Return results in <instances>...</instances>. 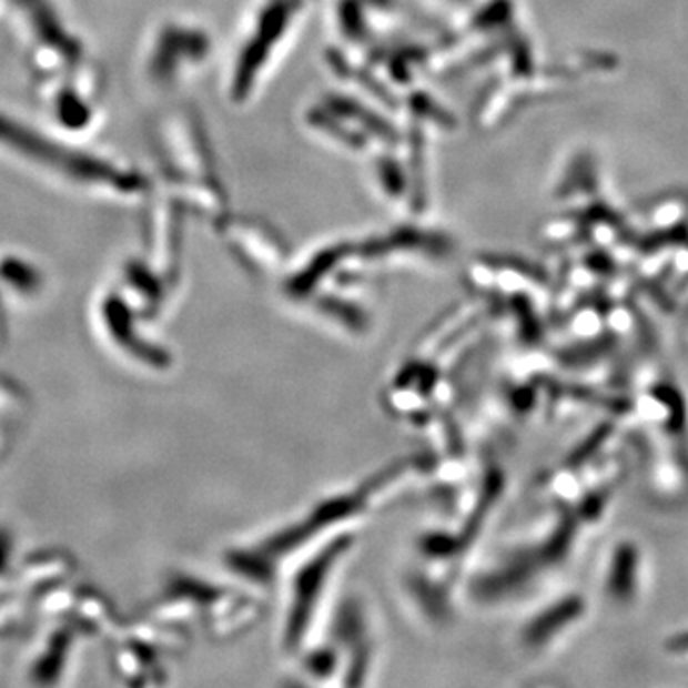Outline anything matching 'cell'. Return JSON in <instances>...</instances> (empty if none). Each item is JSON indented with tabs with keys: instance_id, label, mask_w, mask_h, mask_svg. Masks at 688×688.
<instances>
[{
	"instance_id": "1",
	"label": "cell",
	"mask_w": 688,
	"mask_h": 688,
	"mask_svg": "<svg viewBox=\"0 0 688 688\" xmlns=\"http://www.w3.org/2000/svg\"><path fill=\"white\" fill-rule=\"evenodd\" d=\"M635 558L631 547L619 549L618 558H616V571H614L613 585L614 591L618 595L629 591V587L634 585Z\"/></svg>"
},
{
	"instance_id": "2",
	"label": "cell",
	"mask_w": 688,
	"mask_h": 688,
	"mask_svg": "<svg viewBox=\"0 0 688 688\" xmlns=\"http://www.w3.org/2000/svg\"><path fill=\"white\" fill-rule=\"evenodd\" d=\"M675 648H688V634L681 635L679 639H675Z\"/></svg>"
}]
</instances>
